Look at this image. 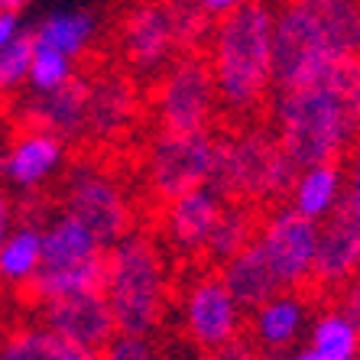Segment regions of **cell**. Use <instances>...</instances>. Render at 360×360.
<instances>
[{"label":"cell","instance_id":"cell-39","mask_svg":"<svg viewBox=\"0 0 360 360\" xmlns=\"http://www.w3.org/2000/svg\"><path fill=\"white\" fill-rule=\"evenodd\" d=\"M26 4H33V0H13V7H17V13L26 7Z\"/></svg>","mask_w":360,"mask_h":360},{"label":"cell","instance_id":"cell-30","mask_svg":"<svg viewBox=\"0 0 360 360\" xmlns=\"http://www.w3.org/2000/svg\"><path fill=\"white\" fill-rule=\"evenodd\" d=\"M172 4V20H176V36H179V49L182 52H195V49H205L211 33V23L201 7L195 0H169Z\"/></svg>","mask_w":360,"mask_h":360},{"label":"cell","instance_id":"cell-8","mask_svg":"<svg viewBox=\"0 0 360 360\" xmlns=\"http://www.w3.org/2000/svg\"><path fill=\"white\" fill-rule=\"evenodd\" d=\"M146 117L156 130H218L221 104L205 52H179L146 84Z\"/></svg>","mask_w":360,"mask_h":360},{"label":"cell","instance_id":"cell-40","mask_svg":"<svg viewBox=\"0 0 360 360\" xmlns=\"http://www.w3.org/2000/svg\"><path fill=\"white\" fill-rule=\"evenodd\" d=\"M357 360H360V357H357Z\"/></svg>","mask_w":360,"mask_h":360},{"label":"cell","instance_id":"cell-18","mask_svg":"<svg viewBox=\"0 0 360 360\" xmlns=\"http://www.w3.org/2000/svg\"><path fill=\"white\" fill-rule=\"evenodd\" d=\"M84 108H88V72H78L72 82H65L56 91H20L17 101H10V117L59 134L68 143H82Z\"/></svg>","mask_w":360,"mask_h":360},{"label":"cell","instance_id":"cell-4","mask_svg":"<svg viewBox=\"0 0 360 360\" xmlns=\"http://www.w3.org/2000/svg\"><path fill=\"white\" fill-rule=\"evenodd\" d=\"M276 88L305 84L331 62L360 56V0H276Z\"/></svg>","mask_w":360,"mask_h":360},{"label":"cell","instance_id":"cell-14","mask_svg":"<svg viewBox=\"0 0 360 360\" xmlns=\"http://www.w3.org/2000/svg\"><path fill=\"white\" fill-rule=\"evenodd\" d=\"M224 195L211 185H201L192 192L179 195V198L166 201L156 208V221L153 231L162 240L172 260L182 263H201L205 260V247L208 237L218 224L221 211H224Z\"/></svg>","mask_w":360,"mask_h":360},{"label":"cell","instance_id":"cell-34","mask_svg":"<svg viewBox=\"0 0 360 360\" xmlns=\"http://www.w3.org/2000/svg\"><path fill=\"white\" fill-rule=\"evenodd\" d=\"M17 218H20L17 198H13L7 188H0V243H4V237L10 234V227L17 224Z\"/></svg>","mask_w":360,"mask_h":360},{"label":"cell","instance_id":"cell-25","mask_svg":"<svg viewBox=\"0 0 360 360\" xmlns=\"http://www.w3.org/2000/svg\"><path fill=\"white\" fill-rule=\"evenodd\" d=\"M305 344L321 360H357L360 357V325L335 299H328L311 315L309 331H305Z\"/></svg>","mask_w":360,"mask_h":360},{"label":"cell","instance_id":"cell-13","mask_svg":"<svg viewBox=\"0 0 360 360\" xmlns=\"http://www.w3.org/2000/svg\"><path fill=\"white\" fill-rule=\"evenodd\" d=\"M319 221L302 218L285 201L260 208L253 243L260 247L283 289H309L315 247H319Z\"/></svg>","mask_w":360,"mask_h":360},{"label":"cell","instance_id":"cell-32","mask_svg":"<svg viewBox=\"0 0 360 360\" xmlns=\"http://www.w3.org/2000/svg\"><path fill=\"white\" fill-rule=\"evenodd\" d=\"M341 205L354 214H360V136L344 156V198Z\"/></svg>","mask_w":360,"mask_h":360},{"label":"cell","instance_id":"cell-23","mask_svg":"<svg viewBox=\"0 0 360 360\" xmlns=\"http://www.w3.org/2000/svg\"><path fill=\"white\" fill-rule=\"evenodd\" d=\"M104 247L78 218L52 205L42 218V266H65L101 257Z\"/></svg>","mask_w":360,"mask_h":360},{"label":"cell","instance_id":"cell-1","mask_svg":"<svg viewBox=\"0 0 360 360\" xmlns=\"http://www.w3.org/2000/svg\"><path fill=\"white\" fill-rule=\"evenodd\" d=\"M263 120L295 166L344 160L360 136V56L331 62L305 84L276 88Z\"/></svg>","mask_w":360,"mask_h":360},{"label":"cell","instance_id":"cell-20","mask_svg":"<svg viewBox=\"0 0 360 360\" xmlns=\"http://www.w3.org/2000/svg\"><path fill=\"white\" fill-rule=\"evenodd\" d=\"M42 266V221L23 218L10 227V234L0 243V292H20L30 289Z\"/></svg>","mask_w":360,"mask_h":360},{"label":"cell","instance_id":"cell-27","mask_svg":"<svg viewBox=\"0 0 360 360\" xmlns=\"http://www.w3.org/2000/svg\"><path fill=\"white\" fill-rule=\"evenodd\" d=\"M257 221H260V208H253L247 201H224V211H221L218 224L208 237V247H205V260L211 266H221L227 257H234L237 250H243L247 243L257 234Z\"/></svg>","mask_w":360,"mask_h":360},{"label":"cell","instance_id":"cell-6","mask_svg":"<svg viewBox=\"0 0 360 360\" xmlns=\"http://www.w3.org/2000/svg\"><path fill=\"white\" fill-rule=\"evenodd\" d=\"M52 205L82 221L104 250L140 221V195L101 150L68 160L52 188Z\"/></svg>","mask_w":360,"mask_h":360},{"label":"cell","instance_id":"cell-19","mask_svg":"<svg viewBox=\"0 0 360 360\" xmlns=\"http://www.w3.org/2000/svg\"><path fill=\"white\" fill-rule=\"evenodd\" d=\"M341 198H344V160H328L295 169L285 205L299 211L302 218L321 224L338 211Z\"/></svg>","mask_w":360,"mask_h":360},{"label":"cell","instance_id":"cell-41","mask_svg":"<svg viewBox=\"0 0 360 360\" xmlns=\"http://www.w3.org/2000/svg\"><path fill=\"white\" fill-rule=\"evenodd\" d=\"M357 279H360V276H357Z\"/></svg>","mask_w":360,"mask_h":360},{"label":"cell","instance_id":"cell-36","mask_svg":"<svg viewBox=\"0 0 360 360\" xmlns=\"http://www.w3.org/2000/svg\"><path fill=\"white\" fill-rule=\"evenodd\" d=\"M20 30H23V23H20V13H0V52L7 49L10 42L20 36Z\"/></svg>","mask_w":360,"mask_h":360},{"label":"cell","instance_id":"cell-22","mask_svg":"<svg viewBox=\"0 0 360 360\" xmlns=\"http://www.w3.org/2000/svg\"><path fill=\"white\" fill-rule=\"evenodd\" d=\"M0 360H98V354L75 347L36 319L0 331Z\"/></svg>","mask_w":360,"mask_h":360},{"label":"cell","instance_id":"cell-33","mask_svg":"<svg viewBox=\"0 0 360 360\" xmlns=\"http://www.w3.org/2000/svg\"><path fill=\"white\" fill-rule=\"evenodd\" d=\"M208 360H263V354L247 335H237L231 341H224L221 347L208 351Z\"/></svg>","mask_w":360,"mask_h":360},{"label":"cell","instance_id":"cell-7","mask_svg":"<svg viewBox=\"0 0 360 360\" xmlns=\"http://www.w3.org/2000/svg\"><path fill=\"white\" fill-rule=\"evenodd\" d=\"M218 130H156L143 140L134 162V188L146 208H160L179 195L211 182Z\"/></svg>","mask_w":360,"mask_h":360},{"label":"cell","instance_id":"cell-12","mask_svg":"<svg viewBox=\"0 0 360 360\" xmlns=\"http://www.w3.org/2000/svg\"><path fill=\"white\" fill-rule=\"evenodd\" d=\"M72 160V143L42 127L13 120L0 136V188L13 198L52 195L59 176Z\"/></svg>","mask_w":360,"mask_h":360},{"label":"cell","instance_id":"cell-17","mask_svg":"<svg viewBox=\"0 0 360 360\" xmlns=\"http://www.w3.org/2000/svg\"><path fill=\"white\" fill-rule=\"evenodd\" d=\"M311 315L315 302L309 289H279L247 311L243 331L260 354H289L295 344H302Z\"/></svg>","mask_w":360,"mask_h":360},{"label":"cell","instance_id":"cell-10","mask_svg":"<svg viewBox=\"0 0 360 360\" xmlns=\"http://www.w3.org/2000/svg\"><path fill=\"white\" fill-rule=\"evenodd\" d=\"M143 117H146V84L136 82L120 65H101L88 72L82 143L101 153L117 150L127 140H134Z\"/></svg>","mask_w":360,"mask_h":360},{"label":"cell","instance_id":"cell-29","mask_svg":"<svg viewBox=\"0 0 360 360\" xmlns=\"http://www.w3.org/2000/svg\"><path fill=\"white\" fill-rule=\"evenodd\" d=\"M30 59H33V33H30V26H23L17 39L0 52V88H4L10 98H17L26 88Z\"/></svg>","mask_w":360,"mask_h":360},{"label":"cell","instance_id":"cell-26","mask_svg":"<svg viewBox=\"0 0 360 360\" xmlns=\"http://www.w3.org/2000/svg\"><path fill=\"white\" fill-rule=\"evenodd\" d=\"M84 289H104V253L94 257V260L65 263V266H39V273L23 292V299L33 309V305H42V302L84 292Z\"/></svg>","mask_w":360,"mask_h":360},{"label":"cell","instance_id":"cell-31","mask_svg":"<svg viewBox=\"0 0 360 360\" xmlns=\"http://www.w3.org/2000/svg\"><path fill=\"white\" fill-rule=\"evenodd\" d=\"M98 360H160L153 338L143 335H117L98 354Z\"/></svg>","mask_w":360,"mask_h":360},{"label":"cell","instance_id":"cell-9","mask_svg":"<svg viewBox=\"0 0 360 360\" xmlns=\"http://www.w3.org/2000/svg\"><path fill=\"white\" fill-rule=\"evenodd\" d=\"M172 309L179 311L182 335L205 354L243 335V325H247L243 305L231 295L218 266L211 263H195L182 279H176Z\"/></svg>","mask_w":360,"mask_h":360},{"label":"cell","instance_id":"cell-35","mask_svg":"<svg viewBox=\"0 0 360 360\" xmlns=\"http://www.w3.org/2000/svg\"><path fill=\"white\" fill-rule=\"evenodd\" d=\"M195 4H198L201 13L208 20H218V17H224V13H231V10L250 4V0H195Z\"/></svg>","mask_w":360,"mask_h":360},{"label":"cell","instance_id":"cell-24","mask_svg":"<svg viewBox=\"0 0 360 360\" xmlns=\"http://www.w3.org/2000/svg\"><path fill=\"white\" fill-rule=\"evenodd\" d=\"M218 273L224 279V285L231 289V295L243 305V311H250L253 305H260L263 299H269L273 292L283 289L273 266L266 263V257H263L260 247L253 240L243 250H237L234 257H227L218 266Z\"/></svg>","mask_w":360,"mask_h":360},{"label":"cell","instance_id":"cell-21","mask_svg":"<svg viewBox=\"0 0 360 360\" xmlns=\"http://www.w3.org/2000/svg\"><path fill=\"white\" fill-rule=\"evenodd\" d=\"M30 33H33V46L39 49H52L75 62H84L98 42L101 26L88 10H52L36 26H30Z\"/></svg>","mask_w":360,"mask_h":360},{"label":"cell","instance_id":"cell-28","mask_svg":"<svg viewBox=\"0 0 360 360\" xmlns=\"http://www.w3.org/2000/svg\"><path fill=\"white\" fill-rule=\"evenodd\" d=\"M78 65H82V62L68 59V56H62V52L33 46V59H30V75H26L23 91H33V94L56 91V88H62V84L72 82V78L82 72Z\"/></svg>","mask_w":360,"mask_h":360},{"label":"cell","instance_id":"cell-5","mask_svg":"<svg viewBox=\"0 0 360 360\" xmlns=\"http://www.w3.org/2000/svg\"><path fill=\"white\" fill-rule=\"evenodd\" d=\"M295 169L299 166L285 156L266 120H240V124H227V130L218 134L214 172L208 185L231 201L266 208L285 201Z\"/></svg>","mask_w":360,"mask_h":360},{"label":"cell","instance_id":"cell-3","mask_svg":"<svg viewBox=\"0 0 360 360\" xmlns=\"http://www.w3.org/2000/svg\"><path fill=\"white\" fill-rule=\"evenodd\" d=\"M172 263L156 231L140 224L104 250V295L117 335L153 338L166 325L179 279Z\"/></svg>","mask_w":360,"mask_h":360},{"label":"cell","instance_id":"cell-2","mask_svg":"<svg viewBox=\"0 0 360 360\" xmlns=\"http://www.w3.org/2000/svg\"><path fill=\"white\" fill-rule=\"evenodd\" d=\"M276 0H250L211 23L208 59L221 117L227 124L263 117L276 91V52H273Z\"/></svg>","mask_w":360,"mask_h":360},{"label":"cell","instance_id":"cell-15","mask_svg":"<svg viewBox=\"0 0 360 360\" xmlns=\"http://www.w3.org/2000/svg\"><path fill=\"white\" fill-rule=\"evenodd\" d=\"M33 311L46 328H52L56 335H62L65 341L91 354H101L117 338V321H114V311H110L104 289L59 295L52 302L33 305Z\"/></svg>","mask_w":360,"mask_h":360},{"label":"cell","instance_id":"cell-38","mask_svg":"<svg viewBox=\"0 0 360 360\" xmlns=\"http://www.w3.org/2000/svg\"><path fill=\"white\" fill-rule=\"evenodd\" d=\"M10 10L17 13V7H13V0H0V13H10Z\"/></svg>","mask_w":360,"mask_h":360},{"label":"cell","instance_id":"cell-11","mask_svg":"<svg viewBox=\"0 0 360 360\" xmlns=\"http://www.w3.org/2000/svg\"><path fill=\"white\" fill-rule=\"evenodd\" d=\"M169 0H130L114 23V59L136 82L150 84L179 56Z\"/></svg>","mask_w":360,"mask_h":360},{"label":"cell","instance_id":"cell-37","mask_svg":"<svg viewBox=\"0 0 360 360\" xmlns=\"http://www.w3.org/2000/svg\"><path fill=\"white\" fill-rule=\"evenodd\" d=\"M7 108H10V94L4 91V88H0V114H4Z\"/></svg>","mask_w":360,"mask_h":360},{"label":"cell","instance_id":"cell-16","mask_svg":"<svg viewBox=\"0 0 360 360\" xmlns=\"http://www.w3.org/2000/svg\"><path fill=\"white\" fill-rule=\"evenodd\" d=\"M360 276V214L338 205V211L319 227V247L311 263L309 292L335 299L347 283Z\"/></svg>","mask_w":360,"mask_h":360}]
</instances>
